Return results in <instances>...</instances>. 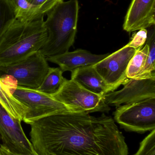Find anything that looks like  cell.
Returning <instances> with one entry per match:
<instances>
[{"instance_id": "cell-6", "label": "cell", "mask_w": 155, "mask_h": 155, "mask_svg": "<svg viewBox=\"0 0 155 155\" xmlns=\"http://www.w3.org/2000/svg\"><path fill=\"white\" fill-rule=\"evenodd\" d=\"M51 96L66 106L71 112L90 114L108 113L111 110L104 97L87 90L71 79H66L58 91Z\"/></svg>"}, {"instance_id": "cell-23", "label": "cell", "mask_w": 155, "mask_h": 155, "mask_svg": "<svg viewBox=\"0 0 155 155\" xmlns=\"http://www.w3.org/2000/svg\"><path fill=\"white\" fill-rule=\"evenodd\" d=\"M0 155H38V154H25L18 153H14L8 150L2 144H0Z\"/></svg>"}, {"instance_id": "cell-9", "label": "cell", "mask_w": 155, "mask_h": 155, "mask_svg": "<svg viewBox=\"0 0 155 155\" xmlns=\"http://www.w3.org/2000/svg\"><path fill=\"white\" fill-rule=\"evenodd\" d=\"M22 121L13 118L0 103V140L14 153L37 154L24 132Z\"/></svg>"}, {"instance_id": "cell-3", "label": "cell", "mask_w": 155, "mask_h": 155, "mask_svg": "<svg viewBox=\"0 0 155 155\" xmlns=\"http://www.w3.org/2000/svg\"><path fill=\"white\" fill-rule=\"evenodd\" d=\"M79 10L78 0L63 1L46 13L45 25L48 36L40 50L45 57L67 52L73 45L77 32Z\"/></svg>"}, {"instance_id": "cell-14", "label": "cell", "mask_w": 155, "mask_h": 155, "mask_svg": "<svg viewBox=\"0 0 155 155\" xmlns=\"http://www.w3.org/2000/svg\"><path fill=\"white\" fill-rule=\"evenodd\" d=\"M0 103L13 118L23 121L28 107L14 97L1 78Z\"/></svg>"}, {"instance_id": "cell-11", "label": "cell", "mask_w": 155, "mask_h": 155, "mask_svg": "<svg viewBox=\"0 0 155 155\" xmlns=\"http://www.w3.org/2000/svg\"><path fill=\"white\" fill-rule=\"evenodd\" d=\"M155 24V0H132L123 28L127 32L147 29Z\"/></svg>"}, {"instance_id": "cell-17", "label": "cell", "mask_w": 155, "mask_h": 155, "mask_svg": "<svg viewBox=\"0 0 155 155\" xmlns=\"http://www.w3.org/2000/svg\"><path fill=\"white\" fill-rule=\"evenodd\" d=\"M13 8L16 19L31 21L42 16L27 0H8Z\"/></svg>"}, {"instance_id": "cell-18", "label": "cell", "mask_w": 155, "mask_h": 155, "mask_svg": "<svg viewBox=\"0 0 155 155\" xmlns=\"http://www.w3.org/2000/svg\"><path fill=\"white\" fill-rule=\"evenodd\" d=\"M149 52V46L146 43L144 46L138 49L128 64L126 77L134 78L139 75L143 69Z\"/></svg>"}, {"instance_id": "cell-4", "label": "cell", "mask_w": 155, "mask_h": 155, "mask_svg": "<svg viewBox=\"0 0 155 155\" xmlns=\"http://www.w3.org/2000/svg\"><path fill=\"white\" fill-rule=\"evenodd\" d=\"M1 79L14 97L28 107L23 120L25 124H29L45 117L70 111L66 106L50 95L36 89L16 85L4 78Z\"/></svg>"}, {"instance_id": "cell-20", "label": "cell", "mask_w": 155, "mask_h": 155, "mask_svg": "<svg viewBox=\"0 0 155 155\" xmlns=\"http://www.w3.org/2000/svg\"><path fill=\"white\" fill-rule=\"evenodd\" d=\"M133 155H155V129L140 143L138 151Z\"/></svg>"}, {"instance_id": "cell-15", "label": "cell", "mask_w": 155, "mask_h": 155, "mask_svg": "<svg viewBox=\"0 0 155 155\" xmlns=\"http://www.w3.org/2000/svg\"><path fill=\"white\" fill-rule=\"evenodd\" d=\"M146 43L149 46V52L145 65L136 79L151 78L155 79V25L147 29Z\"/></svg>"}, {"instance_id": "cell-19", "label": "cell", "mask_w": 155, "mask_h": 155, "mask_svg": "<svg viewBox=\"0 0 155 155\" xmlns=\"http://www.w3.org/2000/svg\"><path fill=\"white\" fill-rule=\"evenodd\" d=\"M16 19L13 8L8 0H0V35Z\"/></svg>"}, {"instance_id": "cell-8", "label": "cell", "mask_w": 155, "mask_h": 155, "mask_svg": "<svg viewBox=\"0 0 155 155\" xmlns=\"http://www.w3.org/2000/svg\"><path fill=\"white\" fill-rule=\"evenodd\" d=\"M137 50L126 45L93 65L112 91L123 85L129 79L126 75L127 67Z\"/></svg>"}, {"instance_id": "cell-16", "label": "cell", "mask_w": 155, "mask_h": 155, "mask_svg": "<svg viewBox=\"0 0 155 155\" xmlns=\"http://www.w3.org/2000/svg\"><path fill=\"white\" fill-rule=\"evenodd\" d=\"M63 72L59 67H50L41 85L36 90L50 95L55 94L66 79L63 76Z\"/></svg>"}, {"instance_id": "cell-2", "label": "cell", "mask_w": 155, "mask_h": 155, "mask_svg": "<svg viewBox=\"0 0 155 155\" xmlns=\"http://www.w3.org/2000/svg\"><path fill=\"white\" fill-rule=\"evenodd\" d=\"M44 16L16 19L0 35V66L15 63L42 49L48 36Z\"/></svg>"}, {"instance_id": "cell-7", "label": "cell", "mask_w": 155, "mask_h": 155, "mask_svg": "<svg viewBox=\"0 0 155 155\" xmlns=\"http://www.w3.org/2000/svg\"><path fill=\"white\" fill-rule=\"evenodd\" d=\"M114 120L127 132L143 134L155 129V98L116 107Z\"/></svg>"}, {"instance_id": "cell-5", "label": "cell", "mask_w": 155, "mask_h": 155, "mask_svg": "<svg viewBox=\"0 0 155 155\" xmlns=\"http://www.w3.org/2000/svg\"><path fill=\"white\" fill-rule=\"evenodd\" d=\"M50 67L46 57L39 51L15 63L0 66V77L12 79L16 85L36 89Z\"/></svg>"}, {"instance_id": "cell-10", "label": "cell", "mask_w": 155, "mask_h": 155, "mask_svg": "<svg viewBox=\"0 0 155 155\" xmlns=\"http://www.w3.org/2000/svg\"><path fill=\"white\" fill-rule=\"evenodd\" d=\"M122 89L109 92L104 97L108 106L116 107L122 104L155 98V79L129 78Z\"/></svg>"}, {"instance_id": "cell-12", "label": "cell", "mask_w": 155, "mask_h": 155, "mask_svg": "<svg viewBox=\"0 0 155 155\" xmlns=\"http://www.w3.org/2000/svg\"><path fill=\"white\" fill-rule=\"evenodd\" d=\"M110 54H95L86 50L78 49L52 57L47 61L57 64L63 72H72L80 67L93 65L106 58Z\"/></svg>"}, {"instance_id": "cell-21", "label": "cell", "mask_w": 155, "mask_h": 155, "mask_svg": "<svg viewBox=\"0 0 155 155\" xmlns=\"http://www.w3.org/2000/svg\"><path fill=\"white\" fill-rule=\"evenodd\" d=\"M28 2L38 10L40 13L45 15L56 4L63 0H27Z\"/></svg>"}, {"instance_id": "cell-13", "label": "cell", "mask_w": 155, "mask_h": 155, "mask_svg": "<svg viewBox=\"0 0 155 155\" xmlns=\"http://www.w3.org/2000/svg\"><path fill=\"white\" fill-rule=\"evenodd\" d=\"M71 79L87 90L102 96L104 97L113 91L93 65L80 67L74 70L72 72Z\"/></svg>"}, {"instance_id": "cell-22", "label": "cell", "mask_w": 155, "mask_h": 155, "mask_svg": "<svg viewBox=\"0 0 155 155\" xmlns=\"http://www.w3.org/2000/svg\"><path fill=\"white\" fill-rule=\"evenodd\" d=\"M147 31L146 29L139 30L133 35L132 40L127 45L132 48L138 50L143 47L147 39Z\"/></svg>"}, {"instance_id": "cell-1", "label": "cell", "mask_w": 155, "mask_h": 155, "mask_svg": "<svg viewBox=\"0 0 155 155\" xmlns=\"http://www.w3.org/2000/svg\"><path fill=\"white\" fill-rule=\"evenodd\" d=\"M38 155H128L125 137L113 117L67 111L29 124Z\"/></svg>"}]
</instances>
